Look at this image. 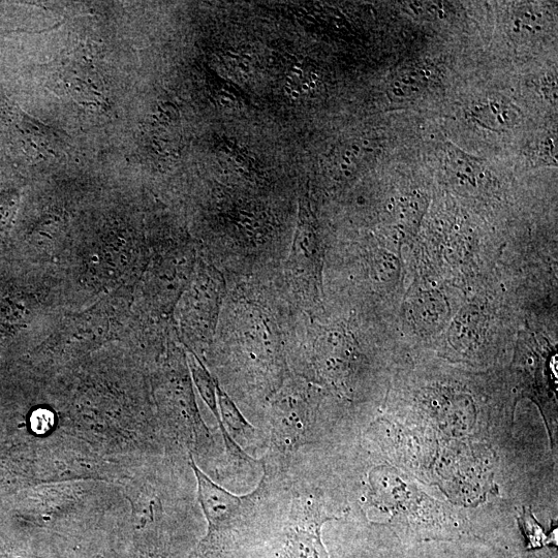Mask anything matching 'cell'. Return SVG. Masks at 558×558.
<instances>
[{
    "mask_svg": "<svg viewBox=\"0 0 558 558\" xmlns=\"http://www.w3.org/2000/svg\"><path fill=\"white\" fill-rule=\"evenodd\" d=\"M191 467L198 482V499L208 522L206 537L194 553L195 558H208L222 550L253 506L252 498L236 496L215 484L191 457Z\"/></svg>",
    "mask_w": 558,
    "mask_h": 558,
    "instance_id": "cell-1",
    "label": "cell"
},
{
    "mask_svg": "<svg viewBox=\"0 0 558 558\" xmlns=\"http://www.w3.org/2000/svg\"><path fill=\"white\" fill-rule=\"evenodd\" d=\"M338 519L328 515L322 506L309 501L296 513L279 558H330L322 541L325 522Z\"/></svg>",
    "mask_w": 558,
    "mask_h": 558,
    "instance_id": "cell-2",
    "label": "cell"
},
{
    "mask_svg": "<svg viewBox=\"0 0 558 558\" xmlns=\"http://www.w3.org/2000/svg\"><path fill=\"white\" fill-rule=\"evenodd\" d=\"M415 319L428 328L441 327L448 319L449 310L440 294H421L413 305Z\"/></svg>",
    "mask_w": 558,
    "mask_h": 558,
    "instance_id": "cell-3",
    "label": "cell"
},
{
    "mask_svg": "<svg viewBox=\"0 0 558 558\" xmlns=\"http://www.w3.org/2000/svg\"><path fill=\"white\" fill-rule=\"evenodd\" d=\"M483 327L482 315L473 307L462 310L453 322L450 338L454 346H470L480 338Z\"/></svg>",
    "mask_w": 558,
    "mask_h": 558,
    "instance_id": "cell-4",
    "label": "cell"
},
{
    "mask_svg": "<svg viewBox=\"0 0 558 558\" xmlns=\"http://www.w3.org/2000/svg\"><path fill=\"white\" fill-rule=\"evenodd\" d=\"M190 365H191L194 381L197 385V388L202 398L207 403V406L214 413V415L217 418H219V414H217L216 393H215L217 385L209 375V372L204 367L202 362L198 359V357L194 353H192Z\"/></svg>",
    "mask_w": 558,
    "mask_h": 558,
    "instance_id": "cell-5",
    "label": "cell"
},
{
    "mask_svg": "<svg viewBox=\"0 0 558 558\" xmlns=\"http://www.w3.org/2000/svg\"><path fill=\"white\" fill-rule=\"evenodd\" d=\"M217 397L220 399L222 413L228 424L235 429H244L250 427L242 418L240 412L235 407L230 397L219 387H216Z\"/></svg>",
    "mask_w": 558,
    "mask_h": 558,
    "instance_id": "cell-6",
    "label": "cell"
}]
</instances>
